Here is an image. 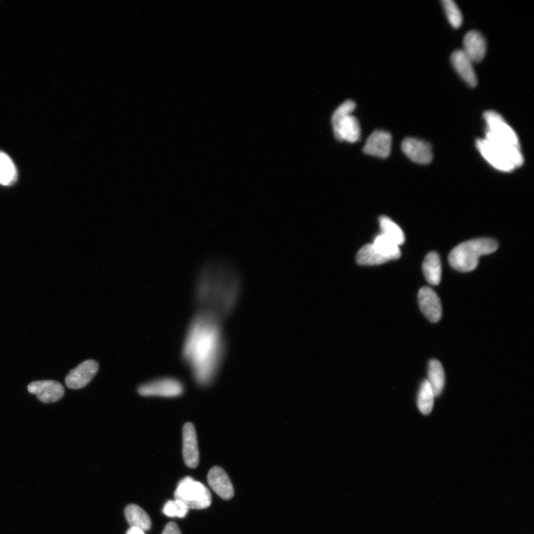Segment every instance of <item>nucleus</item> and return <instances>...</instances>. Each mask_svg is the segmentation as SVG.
Wrapping results in <instances>:
<instances>
[{"label": "nucleus", "mask_w": 534, "mask_h": 534, "mask_svg": "<svg viewBox=\"0 0 534 534\" xmlns=\"http://www.w3.org/2000/svg\"><path fill=\"white\" fill-rule=\"evenodd\" d=\"M241 289L239 271L231 262L213 258L204 262L195 277L196 301L217 318L228 315L236 304Z\"/></svg>", "instance_id": "1"}, {"label": "nucleus", "mask_w": 534, "mask_h": 534, "mask_svg": "<svg viewBox=\"0 0 534 534\" xmlns=\"http://www.w3.org/2000/svg\"><path fill=\"white\" fill-rule=\"evenodd\" d=\"M218 319L202 312L193 321L186 343L184 356L202 383L211 381L222 357L223 345Z\"/></svg>", "instance_id": "2"}, {"label": "nucleus", "mask_w": 534, "mask_h": 534, "mask_svg": "<svg viewBox=\"0 0 534 534\" xmlns=\"http://www.w3.org/2000/svg\"><path fill=\"white\" fill-rule=\"evenodd\" d=\"M498 243L491 239H477L461 243L449 255L450 266L459 271L467 273L474 270L478 258L489 255L498 249Z\"/></svg>", "instance_id": "3"}, {"label": "nucleus", "mask_w": 534, "mask_h": 534, "mask_svg": "<svg viewBox=\"0 0 534 534\" xmlns=\"http://www.w3.org/2000/svg\"><path fill=\"white\" fill-rule=\"evenodd\" d=\"M476 147L482 156L498 170L511 173L523 165L520 148L486 138L477 140Z\"/></svg>", "instance_id": "4"}, {"label": "nucleus", "mask_w": 534, "mask_h": 534, "mask_svg": "<svg viewBox=\"0 0 534 534\" xmlns=\"http://www.w3.org/2000/svg\"><path fill=\"white\" fill-rule=\"evenodd\" d=\"M356 104L348 99L334 111L331 123L335 138L339 142L354 143L361 138V130L357 117L352 115Z\"/></svg>", "instance_id": "5"}, {"label": "nucleus", "mask_w": 534, "mask_h": 534, "mask_svg": "<svg viewBox=\"0 0 534 534\" xmlns=\"http://www.w3.org/2000/svg\"><path fill=\"white\" fill-rule=\"evenodd\" d=\"M174 496L175 500L184 502L189 509H206L212 504L210 490L190 476L181 479Z\"/></svg>", "instance_id": "6"}, {"label": "nucleus", "mask_w": 534, "mask_h": 534, "mask_svg": "<svg viewBox=\"0 0 534 534\" xmlns=\"http://www.w3.org/2000/svg\"><path fill=\"white\" fill-rule=\"evenodd\" d=\"M484 119L487 124L486 139L520 148L517 133L499 113L487 111L484 113Z\"/></svg>", "instance_id": "7"}, {"label": "nucleus", "mask_w": 534, "mask_h": 534, "mask_svg": "<svg viewBox=\"0 0 534 534\" xmlns=\"http://www.w3.org/2000/svg\"><path fill=\"white\" fill-rule=\"evenodd\" d=\"M182 383L174 378H164L143 385L138 388V393L143 396H157L173 398L184 393Z\"/></svg>", "instance_id": "8"}, {"label": "nucleus", "mask_w": 534, "mask_h": 534, "mask_svg": "<svg viewBox=\"0 0 534 534\" xmlns=\"http://www.w3.org/2000/svg\"><path fill=\"white\" fill-rule=\"evenodd\" d=\"M98 369V362L95 360L82 362L76 368L70 371L66 378V384L69 388L73 390L84 388L92 381Z\"/></svg>", "instance_id": "9"}, {"label": "nucleus", "mask_w": 534, "mask_h": 534, "mask_svg": "<svg viewBox=\"0 0 534 534\" xmlns=\"http://www.w3.org/2000/svg\"><path fill=\"white\" fill-rule=\"evenodd\" d=\"M392 136L384 130H376L367 139L363 147L366 155L380 158H387L391 155Z\"/></svg>", "instance_id": "10"}, {"label": "nucleus", "mask_w": 534, "mask_h": 534, "mask_svg": "<svg viewBox=\"0 0 534 534\" xmlns=\"http://www.w3.org/2000/svg\"><path fill=\"white\" fill-rule=\"evenodd\" d=\"M30 393L37 396L43 403L56 402L64 396V387L58 382L52 380L32 383L28 386Z\"/></svg>", "instance_id": "11"}, {"label": "nucleus", "mask_w": 534, "mask_h": 534, "mask_svg": "<svg viewBox=\"0 0 534 534\" xmlns=\"http://www.w3.org/2000/svg\"><path fill=\"white\" fill-rule=\"evenodd\" d=\"M418 300L421 311L430 322L440 321L442 314L440 298L431 288L422 287L418 294Z\"/></svg>", "instance_id": "12"}, {"label": "nucleus", "mask_w": 534, "mask_h": 534, "mask_svg": "<svg viewBox=\"0 0 534 534\" xmlns=\"http://www.w3.org/2000/svg\"><path fill=\"white\" fill-rule=\"evenodd\" d=\"M405 156L420 165H429L433 160L430 144L416 138H405L402 143Z\"/></svg>", "instance_id": "13"}, {"label": "nucleus", "mask_w": 534, "mask_h": 534, "mask_svg": "<svg viewBox=\"0 0 534 534\" xmlns=\"http://www.w3.org/2000/svg\"><path fill=\"white\" fill-rule=\"evenodd\" d=\"M183 457L184 463L189 468H196L199 464V450L197 433L194 424L187 422L183 428Z\"/></svg>", "instance_id": "14"}, {"label": "nucleus", "mask_w": 534, "mask_h": 534, "mask_svg": "<svg viewBox=\"0 0 534 534\" xmlns=\"http://www.w3.org/2000/svg\"><path fill=\"white\" fill-rule=\"evenodd\" d=\"M208 483L221 499L230 500L234 491L230 478L225 470L218 466L213 467L207 476Z\"/></svg>", "instance_id": "15"}, {"label": "nucleus", "mask_w": 534, "mask_h": 534, "mask_svg": "<svg viewBox=\"0 0 534 534\" xmlns=\"http://www.w3.org/2000/svg\"><path fill=\"white\" fill-rule=\"evenodd\" d=\"M450 60L459 76L470 87H476L477 77L473 62L463 50H457L452 53Z\"/></svg>", "instance_id": "16"}, {"label": "nucleus", "mask_w": 534, "mask_h": 534, "mask_svg": "<svg viewBox=\"0 0 534 534\" xmlns=\"http://www.w3.org/2000/svg\"><path fill=\"white\" fill-rule=\"evenodd\" d=\"M463 44V51L473 62H481L485 57L487 43L481 33L477 31L469 32L465 35Z\"/></svg>", "instance_id": "17"}, {"label": "nucleus", "mask_w": 534, "mask_h": 534, "mask_svg": "<svg viewBox=\"0 0 534 534\" xmlns=\"http://www.w3.org/2000/svg\"><path fill=\"white\" fill-rule=\"evenodd\" d=\"M125 515L131 528L138 529L143 531L150 530L151 521L149 515L138 505L132 504L126 507Z\"/></svg>", "instance_id": "18"}, {"label": "nucleus", "mask_w": 534, "mask_h": 534, "mask_svg": "<svg viewBox=\"0 0 534 534\" xmlns=\"http://www.w3.org/2000/svg\"><path fill=\"white\" fill-rule=\"evenodd\" d=\"M423 273L428 282L431 285H438L441 279V262L438 253L431 252L425 257Z\"/></svg>", "instance_id": "19"}, {"label": "nucleus", "mask_w": 534, "mask_h": 534, "mask_svg": "<svg viewBox=\"0 0 534 534\" xmlns=\"http://www.w3.org/2000/svg\"><path fill=\"white\" fill-rule=\"evenodd\" d=\"M371 243L373 244L379 254L388 261L399 259L401 257L400 246L382 233L376 235L373 243Z\"/></svg>", "instance_id": "20"}, {"label": "nucleus", "mask_w": 534, "mask_h": 534, "mask_svg": "<svg viewBox=\"0 0 534 534\" xmlns=\"http://www.w3.org/2000/svg\"><path fill=\"white\" fill-rule=\"evenodd\" d=\"M428 379L434 395L439 396L445 387L446 375L444 368H443L441 362L433 359L429 362L428 365Z\"/></svg>", "instance_id": "21"}, {"label": "nucleus", "mask_w": 534, "mask_h": 534, "mask_svg": "<svg viewBox=\"0 0 534 534\" xmlns=\"http://www.w3.org/2000/svg\"><path fill=\"white\" fill-rule=\"evenodd\" d=\"M356 262L361 266H376L387 263L388 260L379 253L372 243H367L357 252Z\"/></svg>", "instance_id": "22"}, {"label": "nucleus", "mask_w": 534, "mask_h": 534, "mask_svg": "<svg viewBox=\"0 0 534 534\" xmlns=\"http://www.w3.org/2000/svg\"><path fill=\"white\" fill-rule=\"evenodd\" d=\"M380 230L383 234L392 240L400 247L405 241L404 233L400 226L387 216H381L379 218Z\"/></svg>", "instance_id": "23"}, {"label": "nucleus", "mask_w": 534, "mask_h": 534, "mask_svg": "<svg viewBox=\"0 0 534 534\" xmlns=\"http://www.w3.org/2000/svg\"><path fill=\"white\" fill-rule=\"evenodd\" d=\"M17 170L12 160L5 153L0 151V184L12 186L17 180Z\"/></svg>", "instance_id": "24"}, {"label": "nucleus", "mask_w": 534, "mask_h": 534, "mask_svg": "<svg viewBox=\"0 0 534 534\" xmlns=\"http://www.w3.org/2000/svg\"><path fill=\"white\" fill-rule=\"evenodd\" d=\"M434 398L435 395L428 379L424 380L420 386L417 400L419 410L422 414L430 413L434 404Z\"/></svg>", "instance_id": "25"}, {"label": "nucleus", "mask_w": 534, "mask_h": 534, "mask_svg": "<svg viewBox=\"0 0 534 534\" xmlns=\"http://www.w3.org/2000/svg\"><path fill=\"white\" fill-rule=\"evenodd\" d=\"M442 4L450 25L455 29L459 28L463 16L458 5L452 0H443Z\"/></svg>", "instance_id": "26"}, {"label": "nucleus", "mask_w": 534, "mask_h": 534, "mask_svg": "<svg viewBox=\"0 0 534 534\" xmlns=\"http://www.w3.org/2000/svg\"><path fill=\"white\" fill-rule=\"evenodd\" d=\"M189 510L184 502L175 500L168 501L162 509V513L169 518H184Z\"/></svg>", "instance_id": "27"}, {"label": "nucleus", "mask_w": 534, "mask_h": 534, "mask_svg": "<svg viewBox=\"0 0 534 534\" xmlns=\"http://www.w3.org/2000/svg\"><path fill=\"white\" fill-rule=\"evenodd\" d=\"M162 534H181V532L176 523L169 522L162 531Z\"/></svg>", "instance_id": "28"}, {"label": "nucleus", "mask_w": 534, "mask_h": 534, "mask_svg": "<svg viewBox=\"0 0 534 534\" xmlns=\"http://www.w3.org/2000/svg\"><path fill=\"white\" fill-rule=\"evenodd\" d=\"M126 534H145V533L138 529L130 528L128 532H126Z\"/></svg>", "instance_id": "29"}]
</instances>
